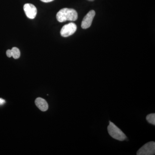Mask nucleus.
<instances>
[{
	"label": "nucleus",
	"instance_id": "8",
	"mask_svg": "<svg viewBox=\"0 0 155 155\" xmlns=\"http://www.w3.org/2000/svg\"><path fill=\"white\" fill-rule=\"evenodd\" d=\"M11 52H12V57L14 59H17L20 57V52L18 48L16 47L12 48Z\"/></svg>",
	"mask_w": 155,
	"mask_h": 155
},
{
	"label": "nucleus",
	"instance_id": "3",
	"mask_svg": "<svg viewBox=\"0 0 155 155\" xmlns=\"http://www.w3.org/2000/svg\"><path fill=\"white\" fill-rule=\"evenodd\" d=\"M155 153V143L149 142L143 146L137 153V155H153Z\"/></svg>",
	"mask_w": 155,
	"mask_h": 155
},
{
	"label": "nucleus",
	"instance_id": "12",
	"mask_svg": "<svg viewBox=\"0 0 155 155\" xmlns=\"http://www.w3.org/2000/svg\"><path fill=\"white\" fill-rule=\"evenodd\" d=\"M41 2H43L45 3H48L50 2H53L54 0H41Z\"/></svg>",
	"mask_w": 155,
	"mask_h": 155
},
{
	"label": "nucleus",
	"instance_id": "2",
	"mask_svg": "<svg viewBox=\"0 0 155 155\" xmlns=\"http://www.w3.org/2000/svg\"><path fill=\"white\" fill-rule=\"evenodd\" d=\"M107 130L108 133L111 137L116 140L124 141L127 138V137L124 132L111 121H110Z\"/></svg>",
	"mask_w": 155,
	"mask_h": 155
},
{
	"label": "nucleus",
	"instance_id": "5",
	"mask_svg": "<svg viewBox=\"0 0 155 155\" xmlns=\"http://www.w3.org/2000/svg\"><path fill=\"white\" fill-rule=\"evenodd\" d=\"M25 15L29 19H33L36 17L37 10L36 7L31 4H25L23 7Z\"/></svg>",
	"mask_w": 155,
	"mask_h": 155
},
{
	"label": "nucleus",
	"instance_id": "4",
	"mask_svg": "<svg viewBox=\"0 0 155 155\" xmlns=\"http://www.w3.org/2000/svg\"><path fill=\"white\" fill-rule=\"evenodd\" d=\"M76 30L77 26L76 24L73 22H70L62 27L61 31V36L64 37H67L75 33Z\"/></svg>",
	"mask_w": 155,
	"mask_h": 155
},
{
	"label": "nucleus",
	"instance_id": "1",
	"mask_svg": "<svg viewBox=\"0 0 155 155\" xmlns=\"http://www.w3.org/2000/svg\"><path fill=\"white\" fill-rule=\"evenodd\" d=\"M56 17L59 22L75 21L78 19V13L74 9L64 8L57 13Z\"/></svg>",
	"mask_w": 155,
	"mask_h": 155
},
{
	"label": "nucleus",
	"instance_id": "11",
	"mask_svg": "<svg viewBox=\"0 0 155 155\" xmlns=\"http://www.w3.org/2000/svg\"><path fill=\"white\" fill-rule=\"evenodd\" d=\"M5 103V101L0 98V105H3Z\"/></svg>",
	"mask_w": 155,
	"mask_h": 155
},
{
	"label": "nucleus",
	"instance_id": "9",
	"mask_svg": "<svg viewBox=\"0 0 155 155\" xmlns=\"http://www.w3.org/2000/svg\"><path fill=\"white\" fill-rule=\"evenodd\" d=\"M147 121L152 125H155V114H149L146 117Z\"/></svg>",
	"mask_w": 155,
	"mask_h": 155
},
{
	"label": "nucleus",
	"instance_id": "7",
	"mask_svg": "<svg viewBox=\"0 0 155 155\" xmlns=\"http://www.w3.org/2000/svg\"><path fill=\"white\" fill-rule=\"evenodd\" d=\"M35 104L37 107L43 112L48 110V105L46 101L42 98H37L35 101Z\"/></svg>",
	"mask_w": 155,
	"mask_h": 155
},
{
	"label": "nucleus",
	"instance_id": "6",
	"mask_svg": "<svg viewBox=\"0 0 155 155\" xmlns=\"http://www.w3.org/2000/svg\"><path fill=\"white\" fill-rule=\"evenodd\" d=\"M95 16V12L94 10L90 11L84 17L82 20L81 25L82 28L83 29H86L89 28L91 25Z\"/></svg>",
	"mask_w": 155,
	"mask_h": 155
},
{
	"label": "nucleus",
	"instance_id": "10",
	"mask_svg": "<svg viewBox=\"0 0 155 155\" xmlns=\"http://www.w3.org/2000/svg\"><path fill=\"white\" fill-rule=\"evenodd\" d=\"M6 54L8 57V58H11L12 57V52H11V50H8L7 52H6Z\"/></svg>",
	"mask_w": 155,
	"mask_h": 155
},
{
	"label": "nucleus",
	"instance_id": "13",
	"mask_svg": "<svg viewBox=\"0 0 155 155\" xmlns=\"http://www.w3.org/2000/svg\"><path fill=\"white\" fill-rule=\"evenodd\" d=\"M88 1H94V0H88Z\"/></svg>",
	"mask_w": 155,
	"mask_h": 155
}]
</instances>
